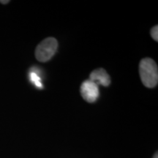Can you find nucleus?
Returning a JSON list of instances; mask_svg holds the SVG:
<instances>
[{"label": "nucleus", "mask_w": 158, "mask_h": 158, "mask_svg": "<svg viewBox=\"0 0 158 158\" xmlns=\"http://www.w3.org/2000/svg\"><path fill=\"white\" fill-rule=\"evenodd\" d=\"M141 80L146 87L154 88L158 83V68L156 62L151 58L141 59L139 64Z\"/></svg>", "instance_id": "obj_1"}, {"label": "nucleus", "mask_w": 158, "mask_h": 158, "mask_svg": "<svg viewBox=\"0 0 158 158\" xmlns=\"http://www.w3.org/2000/svg\"><path fill=\"white\" fill-rule=\"evenodd\" d=\"M58 48V41L53 37H47L37 45L35 57L39 62H46L54 56Z\"/></svg>", "instance_id": "obj_2"}, {"label": "nucleus", "mask_w": 158, "mask_h": 158, "mask_svg": "<svg viewBox=\"0 0 158 158\" xmlns=\"http://www.w3.org/2000/svg\"><path fill=\"white\" fill-rule=\"evenodd\" d=\"M80 92L84 100L90 103L95 102L99 97L98 85L90 80H86L82 83Z\"/></svg>", "instance_id": "obj_3"}, {"label": "nucleus", "mask_w": 158, "mask_h": 158, "mask_svg": "<svg viewBox=\"0 0 158 158\" xmlns=\"http://www.w3.org/2000/svg\"><path fill=\"white\" fill-rule=\"evenodd\" d=\"M89 80L97 85H102L103 86H108L110 84L109 75L103 68H98L92 71Z\"/></svg>", "instance_id": "obj_4"}, {"label": "nucleus", "mask_w": 158, "mask_h": 158, "mask_svg": "<svg viewBox=\"0 0 158 158\" xmlns=\"http://www.w3.org/2000/svg\"><path fill=\"white\" fill-rule=\"evenodd\" d=\"M30 80L37 87H42V84H41L40 81V77L35 72H32L30 73Z\"/></svg>", "instance_id": "obj_5"}, {"label": "nucleus", "mask_w": 158, "mask_h": 158, "mask_svg": "<svg viewBox=\"0 0 158 158\" xmlns=\"http://www.w3.org/2000/svg\"><path fill=\"white\" fill-rule=\"evenodd\" d=\"M150 35H151L152 37L154 40H155L156 42L158 41V26L156 25L155 27H153L150 30Z\"/></svg>", "instance_id": "obj_6"}, {"label": "nucleus", "mask_w": 158, "mask_h": 158, "mask_svg": "<svg viewBox=\"0 0 158 158\" xmlns=\"http://www.w3.org/2000/svg\"><path fill=\"white\" fill-rule=\"evenodd\" d=\"M9 2H10L9 0H6V1H0V3L4 4V5H5V4H7V3H9Z\"/></svg>", "instance_id": "obj_7"}, {"label": "nucleus", "mask_w": 158, "mask_h": 158, "mask_svg": "<svg viewBox=\"0 0 158 158\" xmlns=\"http://www.w3.org/2000/svg\"><path fill=\"white\" fill-rule=\"evenodd\" d=\"M153 158H158V154H157V152H156L155 154V155L153 156Z\"/></svg>", "instance_id": "obj_8"}]
</instances>
